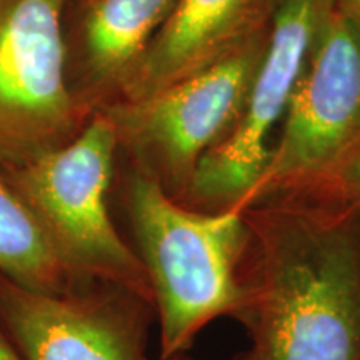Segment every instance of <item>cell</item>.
<instances>
[{
  "label": "cell",
  "instance_id": "14",
  "mask_svg": "<svg viewBox=\"0 0 360 360\" xmlns=\"http://www.w3.org/2000/svg\"><path fill=\"white\" fill-rule=\"evenodd\" d=\"M0 360H24L20 352L13 349L12 342L2 330H0Z\"/></svg>",
  "mask_w": 360,
  "mask_h": 360
},
{
  "label": "cell",
  "instance_id": "10",
  "mask_svg": "<svg viewBox=\"0 0 360 360\" xmlns=\"http://www.w3.org/2000/svg\"><path fill=\"white\" fill-rule=\"evenodd\" d=\"M177 0H94L84 22L85 51L98 79H124Z\"/></svg>",
  "mask_w": 360,
  "mask_h": 360
},
{
  "label": "cell",
  "instance_id": "5",
  "mask_svg": "<svg viewBox=\"0 0 360 360\" xmlns=\"http://www.w3.org/2000/svg\"><path fill=\"white\" fill-rule=\"evenodd\" d=\"M262 177L244 207L314 187L360 143V27L334 11L292 94Z\"/></svg>",
  "mask_w": 360,
  "mask_h": 360
},
{
  "label": "cell",
  "instance_id": "11",
  "mask_svg": "<svg viewBox=\"0 0 360 360\" xmlns=\"http://www.w3.org/2000/svg\"><path fill=\"white\" fill-rule=\"evenodd\" d=\"M0 276L40 292H64L79 278L20 193L0 180Z\"/></svg>",
  "mask_w": 360,
  "mask_h": 360
},
{
  "label": "cell",
  "instance_id": "8",
  "mask_svg": "<svg viewBox=\"0 0 360 360\" xmlns=\"http://www.w3.org/2000/svg\"><path fill=\"white\" fill-rule=\"evenodd\" d=\"M64 0H0V139L51 137L70 122Z\"/></svg>",
  "mask_w": 360,
  "mask_h": 360
},
{
  "label": "cell",
  "instance_id": "15",
  "mask_svg": "<svg viewBox=\"0 0 360 360\" xmlns=\"http://www.w3.org/2000/svg\"><path fill=\"white\" fill-rule=\"evenodd\" d=\"M172 360H195V359H192L191 355H188V354L186 352V354H180V355H177V357H174Z\"/></svg>",
  "mask_w": 360,
  "mask_h": 360
},
{
  "label": "cell",
  "instance_id": "9",
  "mask_svg": "<svg viewBox=\"0 0 360 360\" xmlns=\"http://www.w3.org/2000/svg\"><path fill=\"white\" fill-rule=\"evenodd\" d=\"M277 0H177L167 20L124 77L141 101L209 67L260 32Z\"/></svg>",
  "mask_w": 360,
  "mask_h": 360
},
{
  "label": "cell",
  "instance_id": "12",
  "mask_svg": "<svg viewBox=\"0 0 360 360\" xmlns=\"http://www.w3.org/2000/svg\"><path fill=\"white\" fill-rule=\"evenodd\" d=\"M334 193L360 209V143L345 157L326 182L314 186Z\"/></svg>",
  "mask_w": 360,
  "mask_h": 360
},
{
  "label": "cell",
  "instance_id": "13",
  "mask_svg": "<svg viewBox=\"0 0 360 360\" xmlns=\"http://www.w3.org/2000/svg\"><path fill=\"white\" fill-rule=\"evenodd\" d=\"M335 11L360 27V0H335Z\"/></svg>",
  "mask_w": 360,
  "mask_h": 360
},
{
  "label": "cell",
  "instance_id": "7",
  "mask_svg": "<svg viewBox=\"0 0 360 360\" xmlns=\"http://www.w3.org/2000/svg\"><path fill=\"white\" fill-rule=\"evenodd\" d=\"M40 292L0 276V319L24 360H148L154 305L110 283Z\"/></svg>",
  "mask_w": 360,
  "mask_h": 360
},
{
  "label": "cell",
  "instance_id": "6",
  "mask_svg": "<svg viewBox=\"0 0 360 360\" xmlns=\"http://www.w3.org/2000/svg\"><path fill=\"white\" fill-rule=\"evenodd\" d=\"M267 39L262 32L188 77L110 117L142 165L175 200H182L202 155L240 114Z\"/></svg>",
  "mask_w": 360,
  "mask_h": 360
},
{
  "label": "cell",
  "instance_id": "2",
  "mask_svg": "<svg viewBox=\"0 0 360 360\" xmlns=\"http://www.w3.org/2000/svg\"><path fill=\"white\" fill-rule=\"evenodd\" d=\"M127 200L159 322L160 360H172L215 319L240 312L247 224L240 209H188L141 169L130 177Z\"/></svg>",
  "mask_w": 360,
  "mask_h": 360
},
{
  "label": "cell",
  "instance_id": "4",
  "mask_svg": "<svg viewBox=\"0 0 360 360\" xmlns=\"http://www.w3.org/2000/svg\"><path fill=\"white\" fill-rule=\"evenodd\" d=\"M335 0H277L240 114L202 155L180 204L200 212L240 209L267 167L270 135L282 124Z\"/></svg>",
  "mask_w": 360,
  "mask_h": 360
},
{
  "label": "cell",
  "instance_id": "3",
  "mask_svg": "<svg viewBox=\"0 0 360 360\" xmlns=\"http://www.w3.org/2000/svg\"><path fill=\"white\" fill-rule=\"evenodd\" d=\"M119 135L110 117L92 120L65 147L39 154L19 174V193L79 278L120 287L154 305L137 252L107 209Z\"/></svg>",
  "mask_w": 360,
  "mask_h": 360
},
{
  "label": "cell",
  "instance_id": "1",
  "mask_svg": "<svg viewBox=\"0 0 360 360\" xmlns=\"http://www.w3.org/2000/svg\"><path fill=\"white\" fill-rule=\"evenodd\" d=\"M237 322L249 347L233 360H360V209L307 187L242 209Z\"/></svg>",
  "mask_w": 360,
  "mask_h": 360
}]
</instances>
